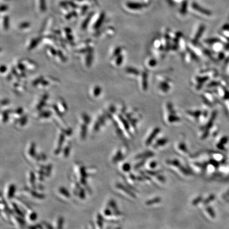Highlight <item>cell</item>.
Masks as SVG:
<instances>
[{"instance_id":"cell-1","label":"cell","mask_w":229,"mask_h":229,"mask_svg":"<svg viewBox=\"0 0 229 229\" xmlns=\"http://www.w3.org/2000/svg\"><path fill=\"white\" fill-rule=\"evenodd\" d=\"M152 2V0H127L124 2L123 9L129 14H141L150 6Z\"/></svg>"},{"instance_id":"cell-2","label":"cell","mask_w":229,"mask_h":229,"mask_svg":"<svg viewBox=\"0 0 229 229\" xmlns=\"http://www.w3.org/2000/svg\"><path fill=\"white\" fill-rule=\"evenodd\" d=\"M164 120L167 124L175 125L181 122V118L171 102H166L164 106Z\"/></svg>"},{"instance_id":"cell-3","label":"cell","mask_w":229,"mask_h":229,"mask_svg":"<svg viewBox=\"0 0 229 229\" xmlns=\"http://www.w3.org/2000/svg\"><path fill=\"white\" fill-rule=\"evenodd\" d=\"M166 164L170 169L177 173L180 177L187 178L191 176L189 172L181 164L179 160L177 159L168 160L166 161Z\"/></svg>"},{"instance_id":"cell-4","label":"cell","mask_w":229,"mask_h":229,"mask_svg":"<svg viewBox=\"0 0 229 229\" xmlns=\"http://www.w3.org/2000/svg\"><path fill=\"white\" fill-rule=\"evenodd\" d=\"M157 79L158 82L156 86L159 93L161 94H166L170 93L173 85L171 79L167 77H160Z\"/></svg>"},{"instance_id":"cell-5","label":"cell","mask_w":229,"mask_h":229,"mask_svg":"<svg viewBox=\"0 0 229 229\" xmlns=\"http://www.w3.org/2000/svg\"><path fill=\"white\" fill-rule=\"evenodd\" d=\"M189 12L199 18H206L210 15V12L208 10L203 8L197 2L193 1H190L189 2Z\"/></svg>"},{"instance_id":"cell-6","label":"cell","mask_w":229,"mask_h":229,"mask_svg":"<svg viewBox=\"0 0 229 229\" xmlns=\"http://www.w3.org/2000/svg\"><path fill=\"white\" fill-rule=\"evenodd\" d=\"M106 14L104 11L99 12L93 14L89 27H90L93 31H98L104 23Z\"/></svg>"},{"instance_id":"cell-7","label":"cell","mask_w":229,"mask_h":229,"mask_svg":"<svg viewBox=\"0 0 229 229\" xmlns=\"http://www.w3.org/2000/svg\"><path fill=\"white\" fill-rule=\"evenodd\" d=\"M114 188L116 192L125 198L129 199L130 200H134L136 198V196L134 193L120 183L116 184Z\"/></svg>"},{"instance_id":"cell-8","label":"cell","mask_w":229,"mask_h":229,"mask_svg":"<svg viewBox=\"0 0 229 229\" xmlns=\"http://www.w3.org/2000/svg\"><path fill=\"white\" fill-rule=\"evenodd\" d=\"M205 29V28L204 25L199 24L193 31V35H191L190 41H189L193 44H199V41L204 34Z\"/></svg>"},{"instance_id":"cell-9","label":"cell","mask_w":229,"mask_h":229,"mask_svg":"<svg viewBox=\"0 0 229 229\" xmlns=\"http://www.w3.org/2000/svg\"><path fill=\"white\" fill-rule=\"evenodd\" d=\"M161 129L159 127H154L151 129L148 135L146 136V138L145 139L144 145L146 146H151L152 143L154 142V141L157 139L158 135H159L160 133Z\"/></svg>"},{"instance_id":"cell-10","label":"cell","mask_w":229,"mask_h":229,"mask_svg":"<svg viewBox=\"0 0 229 229\" xmlns=\"http://www.w3.org/2000/svg\"><path fill=\"white\" fill-rule=\"evenodd\" d=\"M174 148L176 152L182 156H187L189 153L187 145L185 141L183 140H179L176 143Z\"/></svg>"},{"instance_id":"cell-11","label":"cell","mask_w":229,"mask_h":229,"mask_svg":"<svg viewBox=\"0 0 229 229\" xmlns=\"http://www.w3.org/2000/svg\"><path fill=\"white\" fill-rule=\"evenodd\" d=\"M138 78L141 90L144 92L146 91L148 87V73L145 71H142Z\"/></svg>"},{"instance_id":"cell-12","label":"cell","mask_w":229,"mask_h":229,"mask_svg":"<svg viewBox=\"0 0 229 229\" xmlns=\"http://www.w3.org/2000/svg\"><path fill=\"white\" fill-rule=\"evenodd\" d=\"M16 187L14 184H9L6 186L4 189V197L6 200H11L14 198V194L16 193Z\"/></svg>"},{"instance_id":"cell-13","label":"cell","mask_w":229,"mask_h":229,"mask_svg":"<svg viewBox=\"0 0 229 229\" xmlns=\"http://www.w3.org/2000/svg\"><path fill=\"white\" fill-rule=\"evenodd\" d=\"M202 114V112L198 109L188 110L186 112V115L191 121H196V122L199 121Z\"/></svg>"},{"instance_id":"cell-14","label":"cell","mask_w":229,"mask_h":229,"mask_svg":"<svg viewBox=\"0 0 229 229\" xmlns=\"http://www.w3.org/2000/svg\"><path fill=\"white\" fill-rule=\"evenodd\" d=\"M168 143V139L167 137H162L160 138H157L151 146H152L154 150H159L166 146L167 145Z\"/></svg>"},{"instance_id":"cell-15","label":"cell","mask_w":229,"mask_h":229,"mask_svg":"<svg viewBox=\"0 0 229 229\" xmlns=\"http://www.w3.org/2000/svg\"><path fill=\"white\" fill-rule=\"evenodd\" d=\"M56 194L60 200H63V201H68L69 200L71 197V195L69 194V193L68 191V190L64 188V187H59L57 190V193Z\"/></svg>"},{"instance_id":"cell-16","label":"cell","mask_w":229,"mask_h":229,"mask_svg":"<svg viewBox=\"0 0 229 229\" xmlns=\"http://www.w3.org/2000/svg\"><path fill=\"white\" fill-rule=\"evenodd\" d=\"M190 0H186L179 5L178 12L180 16L185 17L189 12V6Z\"/></svg>"},{"instance_id":"cell-17","label":"cell","mask_w":229,"mask_h":229,"mask_svg":"<svg viewBox=\"0 0 229 229\" xmlns=\"http://www.w3.org/2000/svg\"><path fill=\"white\" fill-rule=\"evenodd\" d=\"M37 9L40 14H44L46 10V0H35Z\"/></svg>"},{"instance_id":"cell-18","label":"cell","mask_w":229,"mask_h":229,"mask_svg":"<svg viewBox=\"0 0 229 229\" xmlns=\"http://www.w3.org/2000/svg\"><path fill=\"white\" fill-rule=\"evenodd\" d=\"M126 73L127 75L131 77L132 78H134V77H139V75L140 74L141 71L136 68H134L132 66L130 67H127L125 70Z\"/></svg>"},{"instance_id":"cell-19","label":"cell","mask_w":229,"mask_h":229,"mask_svg":"<svg viewBox=\"0 0 229 229\" xmlns=\"http://www.w3.org/2000/svg\"><path fill=\"white\" fill-rule=\"evenodd\" d=\"M124 156V153L121 150H117L115 151L113 155L112 156L111 161L113 163H117L122 160Z\"/></svg>"},{"instance_id":"cell-20","label":"cell","mask_w":229,"mask_h":229,"mask_svg":"<svg viewBox=\"0 0 229 229\" xmlns=\"http://www.w3.org/2000/svg\"><path fill=\"white\" fill-rule=\"evenodd\" d=\"M36 177L35 173H33V172H30L27 173V183L30 186V188L33 189L34 188H35V182L36 180Z\"/></svg>"},{"instance_id":"cell-21","label":"cell","mask_w":229,"mask_h":229,"mask_svg":"<svg viewBox=\"0 0 229 229\" xmlns=\"http://www.w3.org/2000/svg\"><path fill=\"white\" fill-rule=\"evenodd\" d=\"M145 64L146 68L148 69H153L156 68V66L158 65V61L154 58L148 57L145 60Z\"/></svg>"},{"instance_id":"cell-22","label":"cell","mask_w":229,"mask_h":229,"mask_svg":"<svg viewBox=\"0 0 229 229\" xmlns=\"http://www.w3.org/2000/svg\"><path fill=\"white\" fill-rule=\"evenodd\" d=\"M26 216V221L28 222H34L36 221L37 218V214L35 212H34L31 209H29L27 211Z\"/></svg>"},{"instance_id":"cell-23","label":"cell","mask_w":229,"mask_h":229,"mask_svg":"<svg viewBox=\"0 0 229 229\" xmlns=\"http://www.w3.org/2000/svg\"><path fill=\"white\" fill-rule=\"evenodd\" d=\"M20 216H10V219L14 225L17 226L18 227H22L24 224L23 219L21 218Z\"/></svg>"},{"instance_id":"cell-24","label":"cell","mask_w":229,"mask_h":229,"mask_svg":"<svg viewBox=\"0 0 229 229\" xmlns=\"http://www.w3.org/2000/svg\"><path fill=\"white\" fill-rule=\"evenodd\" d=\"M145 167L148 172H154L156 171V168L158 167L157 162L153 160L149 162H146L145 163Z\"/></svg>"},{"instance_id":"cell-25","label":"cell","mask_w":229,"mask_h":229,"mask_svg":"<svg viewBox=\"0 0 229 229\" xmlns=\"http://www.w3.org/2000/svg\"><path fill=\"white\" fill-rule=\"evenodd\" d=\"M161 198L159 197H156L151 198L150 199H148V200L146 201L145 205L147 206H155V205H156L158 204H160L161 203Z\"/></svg>"},{"instance_id":"cell-26","label":"cell","mask_w":229,"mask_h":229,"mask_svg":"<svg viewBox=\"0 0 229 229\" xmlns=\"http://www.w3.org/2000/svg\"><path fill=\"white\" fill-rule=\"evenodd\" d=\"M1 25L2 27L4 30H7L9 27V25H10V19H9V17L6 15V14H4L3 16H1Z\"/></svg>"},{"instance_id":"cell-27","label":"cell","mask_w":229,"mask_h":229,"mask_svg":"<svg viewBox=\"0 0 229 229\" xmlns=\"http://www.w3.org/2000/svg\"><path fill=\"white\" fill-rule=\"evenodd\" d=\"M64 219L62 217H58L54 219L53 224L56 229H62L63 226Z\"/></svg>"},{"instance_id":"cell-28","label":"cell","mask_w":229,"mask_h":229,"mask_svg":"<svg viewBox=\"0 0 229 229\" xmlns=\"http://www.w3.org/2000/svg\"><path fill=\"white\" fill-rule=\"evenodd\" d=\"M132 169V166L128 162H124L120 166V169L123 173H128Z\"/></svg>"},{"instance_id":"cell-29","label":"cell","mask_w":229,"mask_h":229,"mask_svg":"<svg viewBox=\"0 0 229 229\" xmlns=\"http://www.w3.org/2000/svg\"><path fill=\"white\" fill-rule=\"evenodd\" d=\"M202 197L200 196H198L196 197V198H195L193 199L191 204L193 205V206H197L200 204V203H202Z\"/></svg>"},{"instance_id":"cell-30","label":"cell","mask_w":229,"mask_h":229,"mask_svg":"<svg viewBox=\"0 0 229 229\" xmlns=\"http://www.w3.org/2000/svg\"><path fill=\"white\" fill-rule=\"evenodd\" d=\"M186 0H167L168 2L170 5L172 6H176V5H180L181 3Z\"/></svg>"},{"instance_id":"cell-31","label":"cell","mask_w":229,"mask_h":229,"mask_svg":"<svg viewBox=\"0 0 229 229\" xmlns=\"http://www.w3.org/2000/svg\"><path fill=\"white\" fill-rule=\"evenodd\" d=\"M30 27V24L28 22H22L19 25V28L21 29H27Z\"/></svg>"},{"instance_id":"cell-32","label":"cell","mask_w":229,"mask_h":229,"mask_svg":"<svg viewBox=\"0 0 229 229\" xmlns=\"http://www.w3.org/2000/svg\"><path fill=\"white\" fill-rule=\"evenodd\" d=\"M8 6L6 5H2L1 7V14H5L8 11Z\"/></svg>"}]
</instances>
